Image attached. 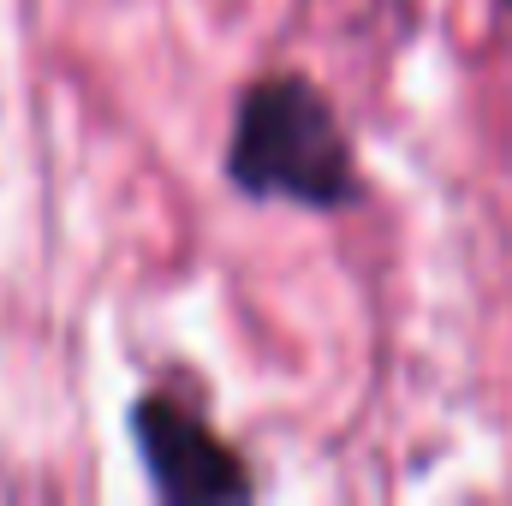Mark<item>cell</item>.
I'll return each instance as SVG.
<instances>
[{"label": "cell", "instance_id": "1", "mask_svg": "<svg viewBox=\"0 0 512 506\" xmlns=\"http://www.w3.org/2000/svg\"><path fill=\"white\" fill-rule=\"evenodd\" d=\"M221 167L227 185L251 203H292V209L334 215L364 197L358 155L328 96L298 72H268L239 96Z\"/></svg>", "mask_w": 512, "mask_h": 506}, {"label": "cell", "instance_id": "2", "mask_svg": "<svg viewBox=\"0 0 512 506\" xmlns=\"http://www.w3.org/2000/svg\"><path fill=\"white\" fill-rule=\"evenodd\" d=\"M131 441L143 453V471L161 501H251L245 459L179 399L143 393L131 405Z\"/></svg>", "mask_w": 512, "mask_h": 506}, {"label": "cell", "instance_id": "3", "mask_svg": "<svg viewBox=\"0 0 512 506\" xmlns=\"http://www.w3.org/2000/svg\"><path fill=\"white\" fill-rule=\"evenodd\" d=\"M501 6H507V12H512V0H501Z\"/></svg>", "mask_w": 512, "mask_h": 506}]
</instances>
